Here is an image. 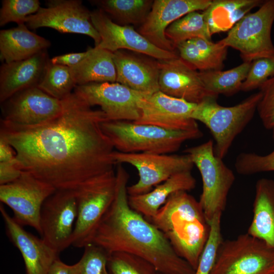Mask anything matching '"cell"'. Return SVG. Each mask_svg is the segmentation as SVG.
Segmentation results:
<instances>
[{
  "instance_id": "cell-1",
  "label": "cell",
  "mask_w": 274,
  "mask_h": 274,
  "mask_svg": "<svg viewBox=\"0 0 274 274\" xmlns=\"http://www.w3.org/2000/svg\"><path fill=\"white\" fill-rule=\"evenodd\" d=\"M61 114L45 123L17 127L1 122L0 137L14 149L22 171L56 190H76L113 170L114 148L101 124L107 120L74 91Z\"/></svg>"
},
{
  "instance_id": "cell-2",
  "label": "cell",
  "mask_w": 274,
  "mask_h": 274,
  "mask_svg": "<svg viewBox=\"0 0 274 274\" xmlns=\"http://www.w3.org/2000/svg\"><path fill=\"white\" fill-rule=\"evenodd\" d=\"M114 199L96 229L91 243L109 254L125 252L151 263L160 274H194L195 270L174 250L162 232L129 205V174L117 164Z\"/></svg>"
},
{
  "instance_id": "cell-3",
  "label": "cell",
  "mask_w": 274,
  "mask_h": 274,
  "mask_svg": "<svg viewBox=\"0 0 274 274\" xmlns=\"http://www.w3.org/2000/svg\"><path fill=\"white\" fill-rule=\"evenodd\" d=\"M148 220L162 232L177 254L195 270L210 229L199 201L187 191L176 192Z\"/></svg>"
},
{
  "instance_id": "cell-4",
  "label": "cell",
  "mask_w": 274,
  "mask_h": 274,
  "mask_svg": "<svg viewBox=\"0 0 274 274\" xmlns=\"http://www.w3.org/2000/svg\"><path fill=\"white\" fill-rule=\"evenodd\" d=\"M101 126L114 149L127 153L168 154L178 150L185 142L202 136L199 129L173 131L129 121L106 120Z\"/></svg>"
},
{
  "instance_id": "cell-5",
  "label": "cell",
  "mask_w": 274,
  "mask_h": 274,
  "mask_svg": "<svg viewBox=\"0 0 274 274\" xmlns=\"http://www.w3.org/2000/svg\"><path fill=\"white\" fill-rule=\"evenodd\" d=\"M259 91L241 102L231 107L222 106L215 98L210 97L197 104L191 118L204 124L215 142V155L223 159L235 138L252 119L261 98Z\"/></svg>"
},
{
  "instance_id": "cell-6",
  "label": "cell",
  "mask_w": 274,
  "mask_h": 274,
  "mask_svg": "<svg viewBox=\"0 0 274 274\" xmlns=\"http://www.w3.org/2000/svg\"><path fill=\"white\" fill-rule=\"evenodd\" d=\"M199 170L202 181L199 203L209 224L215 216L225 210L235 176L214 152L213 141L209 140L184 151Z\"/></svg>"
},
{
  "instance_id": "cell-7",
  "label": "cell",
  "mask_w": 274,
  "mask_h": 274,
  "mask_svg": "<svg viewBox=\"0 0 274 274\" xmlns=\"http://www.w3.org/2000/svg\"><path fill=\"white\" fill-rule=\"evenodd\" d=\"M116 189L114 170L89 180L75 190L78 215L72 245L84 248L112 204Z\"/></svg>"
},
{
  "instance_id": "cell-8",
  "label": "cell",
  "mask_w": 274,
  "mask_h": 274,
  "mask_svg": "<svg viewBox=\"0 0 274 274\" xmlns=\"http://www.w3.org/2000/svg\"><path fill=\"white\" fill-rule=\"evenodd\" d=\"M274 22V0H266L253 13H248L219 41L239 52L244 62L274 57L271 32Z\"/></svg>"
},
{
  "instance_id": "cell-9",
  "label": "cell",
  "mask_w": 274,
  "mask_h": 274,
  "mask_svg": "<svg viewBox=\"0 0 274 274\" xmlns=\"http://www.w3.org/2000/svg\"><path fill=\"white\" fill-rule=\"evenodd\" d=\"M210 274H274V249L248 233L222 241Z\"/></svg>"
},
{
  "instance_id": "cell-10",
  "label": "cell",
  "mask_w": 274,
  "mask_h": 274,
  "mask_svg": "<svg viewBox=\"0 0 274 274\" xmlns=\"http://www.w3.org/2000/svg\"><path fill=\"white\" fill-rule=\"evenodd\" d=\"M112 158L116 165L127 163L136 168L139 179L127 187L128 195L146 193L173 175L191 171L194 164L188 154L123 153L114 151Z\"/></svg>"
},
{
  "instance_id": "cell-11",
  "label": "cell",
  "mask_w": 274,
  "mask_h": 274,
  "mask_svg": "<svg viewBox=\"0 0 274 274\" xmlns=\"http://www.w3.org/2000/svg\"><path fill=\"white\" fill-rule=\"evenodd\" d=\"M56 189L22 171L14 181L0 185V200L12 211L14 219L40 234V214L43 203Z\"/></svg>"
},
{
  "instance_id": "cell-12",
  "label": "cell",
  "mask_w": 274,
  "mask_h": 274,
  "mask_svg": "<svg viewBox=\"0 0 274 274\" xmlns=\"http://www.w3.org/2000/svg\"><path fill=\"white\" fill-rule=\"evenodd\" d=\"M77 215L74 190H56L43 204L40 234L59 254L72 244Z\"/></svg>"
},
{
  "instance_id": "cell-13",
  "label": "cell",
  "mask_w": 274,
  "mask_h": 274,
  "mask_svg": "<svg viewBox=\"0 0 274 274\" xmlns=\"http://www.w3.org/2000/svg\"><path fill=\"white\" fill-rule=\"evenodd\" d=\"M74 92L91 107L99 106L108 121L132 122L140 117L141 100L150 94L117 82L76 85Z\"/></svg>"
},
{
  "instance_id": "cell-14",
  "label": "cell",
  "mask_w": 274,
  "mask_h": 274,
  "mask_svg": "<svg viewBox=\"0 0 274 274\" xmlns=\"http://www.w3.org/2000/svg\"><path fill=\"white\" fill-rule=\"evenodd\" d=\"M30 29L49 27L62 33L88 36L99 45L100 37L93 26L90 12L80 0H49L46 7H40L25 19Z\"/></svg>"
},
{
  "instance_id": "cell-15",
  "label": "cell",
  "mask_w": 274,
  "mask_h": 274,
  "mask_svg": "<svg viewBox=\"0 0 274 274\" xmlns=\"http://www.w3.org/2000/svg\"><path fill=\"white\" fill-rule=\"evenodd\" d=\"M1 122L27 127L48 122L60 115L62 100L45 93L38 87L18 92L1 103Z\"/></svg>"
},
{
  "instance_id": "cell-16",
  "label": "cell",
  "mask_w": 274,
  "mask_h": 274,
  "mask_svg": "<svg viewBox=\"0 0 274 274\" xmlns=\"http://www.w3.org/2000/svg\"><path fill=\"white\" fill-rule=\"evenodd\" d=\"M91 19L100 37V42L97 47L112 52L128 50L158 60L179 57L178 51H169L158 48L132 26L116 23L100 9L91 12Z\"/></svg>"
},
{
  "instance_id": "cell-17",
  "label": "cell",
  "mask_w": 274,
  "mask_h": 274,
  "mask_svg": "<svg viewBox=\"0 0 274 274\" xmlns=\"http://www.w3.org/2000/svg\"><path fill=\"white\" fill-rule=\"evenodd\" d=\"M196 105L158 91L141 100L140 116L134 122L173 131L198 129L196 121L191 118Z\"/></svg>"
},
{
  "instance_id": "cell-18",
  "label": "cell",
  "mask_w": 274,
  "mask_h": 274,
  "mask_svg": "<svg viewBox=\"0 0 274 274\" xmlns=\"http://www.w3.org/2000/svg\"><path fill=\"white\" fill-rule=\"evenodd\" d=\"M212 0H155L145 22L138 32L161 49L177 51L167 39L165 31L173 22L189 13L204 11Z\"/></svg>"
},
{
  "instance_id": "cell-19",
  "label": "cell",
  "mask_w": 274,
  "mask_h": 274,
  "mask_svg": "<svg viewBox=\"0 0 274 274\" xmlns=\"http://www.w3.org/2000/svg\"><path fill=\"white\" fill-rule=\"evenodd\" d=\"M158 62L161 92L197 105L208 98H217L207 90L199 72L180 57Z\"/></svg>"
},
{
  "instance_id": "cell-20",
  "label": "cell",
  "mask_w": 274,
  "mask_h": 274,
  "mask_svg": "<svg viewBox=\"0 0 274 274\" xmlns=\"http://www.w3.org/2000/svg\"><path fill=\"white\" fill-rule=\"evenodd\" d=\"M7 234L23 259L26 274H47L59 253L42 238L26 231L0 205Z\"/></svg>"
},
{
  "instance_id": "cell-21",
  "label": "cell",
  "mask_w": 274,
  "mask_h": 274,
  "mask_svg": "<svg viewBox=\"0 0 274 274\" xmlns=\"http://www.w3.org/2000/svg\"><path fill=\"white\" fill-rule=\"evenodd\" d=\"M116 82L139 92L152 94L159 91L158 60L123 50L113 52Z\"/></svg>"
},
{
  "instance_id": "cell-22",
  "label": "cell",
  "mask_w": 274,
  "mask_h": 274,
  "mask_svg": "<svg viewBox=\"0 0 274 274\" xmlns=\"http://www.w3.org/2000/svg\"><path fill=\"white\" fill-rule=\"evenodd\" d=\"M47 50L0 67V102L24 89L37 87L50 62Z\"/></svg>"
},
{
  "instance_id": "cell-23",
  "label": "cell",
  "mask_w": 274,
  "mask_h": 274,
  "mask_svg": "<svg viewBox=\"0 0 274 274\" xmlns=\"http://www.w3.org/2000/svg\"><path fill=\"white\" fill-rule=\"evenodd\" d=\"M196 186V180L191 171L178 173L156 186L150 191L137 195H128L130 208L147 220L154 217L159 209L173 193L188 191Z\"/></svg>"
},
{
  "instance_id": "cell-24",
  "label": "cell",
  "mask_w": 274,
  "mask_h": 274,
  "mask_svg": "<svg viewBox=\"0 0 274 274\" xmlns=\"http://www.w3.org/2000/svg\"><path fill=\"white\" fill-rule=\"evenodd\" d=\"M50 46L48 40L30 31L25 23L0 31V58L5 63L27 59Z\"/></svg>"
},
{
  "instance_id": "cell-25",
  "label": "cell",
  "mask_w": 274,
  "mask_h": 274,
  "mask_svg": "<svg viewBox=\"0 0 274 274\" xmlns=\"http://www.w3.org/2000/svg\"><path fill=\"white\" fill-rule=\"evenodd\" d=\"M248 234L274 249V180H258L255 185L253 216Z\"/></svg>"
},
{
  "instance_id": "cell-26",
  "label": "cell",
  "mask_w": 274,
  "mask_h": 274,
  "mask_svg": "<svg viewBox=\"0 0 274 274\" xmlns=\"http://www.w3.org/2000/svg\"><path fill=\"white\" fill-rule=\"evenodd\" d=\"M228 48L219 41L214 43L201 38H193L176 46L179 57L199 72L222 70Z\"/></svg>"
},
{
  "instance_id": "cell-27",
  "label": "cell",
  "mask_w": 274,
  "mask_h": 274,
  "mask_svg": "<svg viewBox=\"0 0 274 274\" xmlns=\"http://www.w3.org/2000/svg\"><path fill=\"white\" fill-rule=\"evenodd\" d=\"M264 0H214L202 13L211 35L229 31Z\"/></svg>"
},
{
  "instance_id": "cell-28",
  "label": "cell",
  "mask_w": 274,
  "mask_h": 274,
  "mask_svg": "<svg viewBox=\"0 0 274 274\" xmlns=\"http://www.w3.org/2000/svg\"><path fill=\"white\" fill-rule=\"evenodd\" d=\"M89 48L88 55L79 63L70 67L77 85L116 82L113 52L97 46Z\"/></svg>"
},
{
  "instance_id": "cell-29",
  "label": "cell",
  "mask_w": 274,
  "mask_h": 274,
  "mask_svg": "<svg viewBox=\"0 0 274 274\" xmlns=\"http://www.w3.org/2000/svg\"><path fill=\"white\" fill-rule=\"evenodd\" d=\"M90 2L117 24L141 26L146 20L154 1L96 0Z\"/></svg>"
},
{
  "instance_id": "cell-30",
  "label": "cell",
  "mask_w": 274,
  "mask_h": 274,
  "mask_svg": "<svg viewBox=\"0 0 274 274\" xmlns=\"http://www.w3.org/2000/svg\"><path fill=\"white\" fill-rule=\"evenodd\" d=\"M251 62H243L227 71L214 70L199 72L207 90L215 96L219 94L232 96L241 90Z\"/></svg>"
},
{
  "instance_id": "cell-31",
  "label": "cell",
  "mask_w": 274,
  "mask_h": 274,
  "mask_svg": "<svg viewBox=\"0 0 274 274\" xmlns=\"http://www.w3.org/2000/svg\"><path fill=\"white\" fill-rule=\"evenodd\" d=\"M165 35L174 46L195 38L211 40L212 35L202 13L194 11L176 20L166 29Z\"/></svg>"
},
{
  "instance_id": "cell-32",
  "label": "cell",
  "mask_w": 274,
  "mask_h": 274,
  "mask_svg": "<svg viewBox=\"0 0 274 274\" xmlns=\"http://www.w3.org/2000/svg\"><path fill=\"white\" fill-rule=\"evenodd\" d=\"M76 85L70 67L53 64L50 60L37 87L61 100L73 92Z\"/></svg>"
},
{
  "instance_id": "cell-33",
  "label": "cell",
  "mask_w": 274,
  "mask_h": 274,
  "mask_svg": "<svg viewBox=\"0 0 274 274\" xmlns=\"http://www.w3.org/2000/svg\"><path fill=\"white\" fill-rule=\"evenodd\" d=\"M107 266L110 274H160L146 260L122 252L109 253Z\"/></svg>"
},
{
  "instance_id": "cell-34",
  "label": "cell",
  "mask_w": 274,
  "mask_h": 274,
  "mask_svg": "<svg viewBox=\"0 0 274 274\" xmlns=\"http://www.w3.org/2000/svg\"><path fill=\"white\" fill-rule=\"evenodd\" d=\"M217 215L209 223V236L200 257L194 274H210L216 260L218 250L223 241L221 232V218Z\"/></svg>"
},
{
  "instance_id": "cell-35",
  "label": "cell",
  "mask_w": 274,
  "mask_h": 274,
  "mask_svg": "<svg viewBox=\"0 0 274 274\" xmlns=\"http://www.w3.org/2000/svg\"><path fill=\"white\" fill-rule=\"evenodd\" d=\"M40 7L38 0H3L0 26L10 22H16L17 25L25 23L27 17L37 13Z\"/></svg>"
},
{
  "instance_id": "cell-36",
  "label": "cell",
  "mask_w": 274,
  "mask_h": 274,
  "mask_svg": "<svg viewBox=\"0 0 274 274\" xmlns=\"http://www.w3.org/2000/svg\"><path fill=\"white\" fill-rule=\"evenodd\" d=\"M234 167L238 174L251 175L274 171V149L266 155L243 152L236 157Z\"/></svg>"
},
{
  "instance_id": "cell-37",
  "label": "cell",
  "mask_w": 274,
  "mask_h": 274,
  "mask_svg": "<svg viewBox=\"0 0 274 274\" xmlns=\"http://www.w3.org/2000/svg\"><path fill=\"white\" fill-rule=\"evenodd\" d=\"M84 248L79 261V274H110L107 266L109 253L106 250L92 243Z\"/></svg>"
},
{
  "instance_id": "cell-38",
  "label": "cell",
  "mask_w": 274,
  "mask_h": 274,
  "mask_svg": "<svg viewBox=\"0 0 274 274\" xmlns=\"http://www.w3.org/2000/svg\"><path fill=\"white\" fill-rule=\"evenodd\" d=\"M274 77V57H262L251 62L248 75L243 82L241 91L253 90Z\"/></svg>"
},
{
  "instance_id": "cell-39",
  "label": "cell",
  "mask_w": 274,
  "mask_h": 274,
  "mask_svg": "<svg viewBox=\"0 0 274 274\" xmlns=\"http://www.w3.org/2000/svg\"><path fill=\"white\" fill-rule=\"evenodd\" d=\"M259 89L262 96L257 111L264 127L272 130L274 129V77L264 83Z\"/></svg>"
},
{
  "instance_id": "cell-40",
  "label": "cell",
  "mask_w": 274,
  "mask_h": 274,
  "mask_svg": "<svg viewBox=\"0 0 274 274\" xmlns=\"http://www.w3.org/2000/svg\"><path fill=\"white\" fill-rule=\"evenodd\" d=\"M22 172L17 158L11 161L0 162V185L14 181Z\"/></svg>"
},
{
  "instance_id": "cell-41",
  "label": "cell",
  "mask_w": 274,
  "mask_h": 274,
  "mask_svg": "<svg viewBox=\"0 0 274 274\" xmlns=\"http://www.w3.org/2000/svg\"><path fill=\"white\" fill-rule=\"evenodd\" d=\"M89 53V48L85 52L70 53L56 56L50 59V60L53 64L72 67L82 61L88 55Z\"/></svg>"
},
{
  "instance_id": "cell-42",
  "label": "cell",
  "mask_w": 274,
  "mask_h": 274,
  "mask_svg": "<svg viewBox=\"0 0 274 274\" xmlns=\"http://www.w3.org/2000/svg\"><path fill=\"white\" fill-rule=\"evenodd\" d=\"M79 261L73 265H68L58 258L51 265L47 274H79Z\"/></svg>"
},
{
  "instance_id": "cell-43",
  "label": "cell",
  "mask_w": 274,
  "mask_h": 274,
  "mask_svg": "<svg viewBox=\"0 0 274 274\" xmlns=\"http://www.w3.org/2000/svg\"><path fill=\"white\" fill-rule=\"evenodd\" d=\"M16 158V154L13 147L0 137V162L11 161Z\"/></svg>"
},
{
  "instance_id": "cell-44",
  "label": "cell",
  "mask_w": 274,
  "mask_h": 274,
  "mask_svg": "<svg viewBox=\"0 0 274 274\" xmlns=\"http://www.w3.org/2000/svg\"><path fill=\"white\" fill-rule=\"evenodd\" d=\"M272 138L274 140V129H272Z\"/></svg>"
},
{
  "instance_id": "cell-45",
  "label": "cell",
  "mask_w": 274,
  "mask_h": 274,
  "mask_svg": "<svg viewBox=\"0 0 274 274\" xmlns=\"http://www.w3.org/2000/svg\"></svg>"
}]
</instances>
